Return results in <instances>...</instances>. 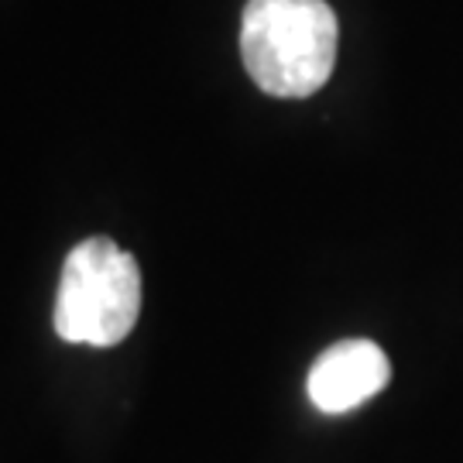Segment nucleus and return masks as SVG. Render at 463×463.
I'll return each mask as SVG.
<instances>
[{
    "instance_id": "1",
    "label": "nucleus",
    "mask_w": 463,
    "mask_h": 463,
    "mask_svg": "<svg viewBox=\"0 0 463 463\" xmlns=\"http://www.w3.org/2000/svg\"><path fill=\"white\" fill-rule=\"evenodd\" d=\"M340 24L326 0H248L241 55L250 80L281 99L323 90L336 66Z\"/></svg>"
},
{
    "instance_id": "3",
    "label": "nucleus",
    "mask_w": 463,
    "mask_h": 463,
    "mask_svg": "<svg viewBox=\"0 0 463 463\" xmlns=\"http://www.w3.org/2000/svg\"><path fill=\"white\" fill-rule=\"evenodd\" d=\"M392 364L374 340H340L316 357L309 371V402L319 412L340 415L361 409L367 398L384 392Z\"/></svg>"
},
{
    "instance_id": "2",
    "label": "nucleus",
    "mask_w": 463,
    "mask_h": 463,
    "mask_svg": "<svg viewBox=\"0 0 463 463\" xmlns=\"http://www.w3.org/2000/svg\"><path fill=\"white\" fill-rule=\"evenodd\" d=\"M137 313L141 271L134 254L120 250L110 237H90L69 250L52 316L66 344L117 347L134 330Z\"/></svg>"
}]
</instances>
